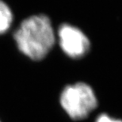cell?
Listing matches in <instances>:
<instances>
[{
  "mask_svg": "<svg viewBox=\"0 0 122 122\" xmlns=\"http://www.w3.org/2000/svg\"><path fill=\"white\" fill-rule=\"evenodd\" d=\"M19 52L32 60H41L54 47L56 37L52 21L45 14L24 19L14 33Z\"/></svg>",
  "mask_w": 122,
  "mask_h": 122,
  "instance_id": "obj_1",
  "label": "cell"
},
{
  "mask_svg": "<svg viewBox=\"0 0 122 122\" xmlns=\"http://www.w3.org/2000/svg\"><path fill=\"white\" fill-rule=\"evenodd\" d=\"M60 104L70 118L83 120L97 107V95L89 84L83 82L66 86L60 95Z\"/></svg>",
  "mask_w": 122,
  "mask_h": 122,
  "instance_id": "obj_2",
  "label": "cell"
},
{
  "mask_svg": "<svg viewBox=\"0 0 122 122\" xmlns=\"http://www.w3.org/2000/svg\"><path fill=\"white\" fill-rule=\"evenodd\" d=\"M57 37L62 51L72 59L83 57L90 50L89 38L80 29L72 25H61L57 32Z\"/></svg>",
  "mask_w": 122,
  "mask_h": 122,
  "instance_id": "obj_3",
  "label": "cell"
},
{
  "mask_svg": "<svg viewBox=\"0 0 122 122\" xmlns=\"http://www.w3.org/2000/svg\"><path fill=\"white\" fill-rule=\"evenodd\" d=\"M14 21V14L9 5L0 0V35L7 33Z\"/></svg>",
  "mask_w": 122,
  "mask_h": 122,
  "instance_id": "obj_4",
  "label": "cell"
},
{
  "mask_svg": "<svg viewBox=\"0 0 122 122\" xmlns=\"http://www.w3.org/2000/svg\"><path fill=\"white\" fill-rule=\"evenodd\" d=\"M95 122H122V120L115 118L107 113H102L97 117Z\"/></svg>",
  "mask_w": 122,
  "mask_h": 122,
  "instance_id": "obj_5",
  "label": "cell"
},
{
  "mask_svg": "<svg viewBox=\"0 0 122 122\" xmlns=\"http://www.w3.org/2000/svg\"><path fill=\"white\" fill-rule=\"evenodd\" d=\"M0 122H2V121H0Z\"/></svg>",
  "mask_w": 122,
  "mask_h": 122,
  "instance_id": "obj_6",
  "label": "cell"
}]
</instances>
